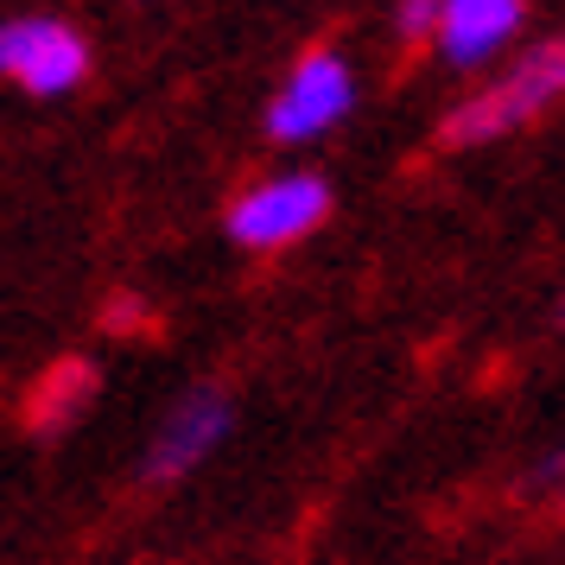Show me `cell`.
I'll return each mask as SVG.
<instances>
[{"instance_id": "2", "label": "cell", "mask_w": 565, "mask_h": 565, "mask_svg": "<svg viewBox=\"0 0 565 565\" xmlns=\"http://www.w3.org/2000/svg\"><path fill=\"white\" fill-rule=\"evenodd\" d=\"M0 77L26 96H64L89 77V45L57 20H7L0 26Z\"/></svg>"}, {"instance_id": "9", "label": "cell", "mask_w": 565, "mask_h": 565, "mask_svg": "<svg viewBox=\"0 0 565 565\" xmlns=\"http://www.w3.org/2000/svg\"><path fill=\"white\" fill-rule=\"evenodd\" d=\"M559 318H565V306H559Z\"/></svg>"}, {"instance_id": "4", "label": "cell", "mask_w": 565, "mask_h": 565, "mask_svg": "<svg viewBox=\"0 0 565 565\" xmlns=\"http://www.w3.org/2000/svg\"><path fill=\"white\" fill-rule=\"evenodd\" d=\"M350 103H356L350 71H343L331 52H318V57H306V64L286 77V89L274 96V108H267V134H274V140H311V134L331 128Z\"/></svg>"}, {"instance_id": "8", "label": "cell", "mask_w": 565, "mask_h": 565, "mask_svg": "<svg viewBox=\"0 0 565 565\" xmlns=\"http://www.w3.org/2000/svg\"><path fill=\"white\" fill-rule=\"evenodd\" d=\"M438 0H401V39H433Z\"/></svg>"}, {"instance_id": "6", "label": "cell", "mask_w": 565, "mask_h": 565, "mask_svg": "<svg viewBox=\"0 0 565 565\" xmlns=\"http://www.w3.org/2000/svg\"><path fill=\"white\" fill-rule=\"evenodd\" d=\"M521 20H527V0H438L433 39H438V52H445V64L470 71L495 45H509L514 32H521Z\"/></svg>"}, {"instance_id": "5", "label": "cell", "mask_w": 565, "mask_h": 565, "mask_svg": "<svg viewBox=\"0 0 565 565\" xmlns=\"http://www.w3.org/2000/svg\"><path fill=\"white\" fill-rule=\"evenodd\" d=\"M223 433H230V401L216 387H191L179 407L166 413L153 451H147V483H179L191 463H204L216 451Z\"/></svg>"}, {"instance_id": "3", "label": "cell", "mask_w": 565, "mask_h": 565, "mask_svg": "<svg viewBox=\"0 0 565 565\" xmlns=\"http://www.w3.org/2000/svg\"><path fill=\"white\" fill-rule=\"evenodd\" d=\"M324 210H331V184L324 179H306V172L267 179V184H255L248 198H235L230 235L242 248H286V242H299L306 230H318Z\"/></svg>"}, {"instance_id": "1", "label": "cell", "mask_w": 565, "mask_h": 565, "mask_svg": "<svg viewBox=\"0 0 565 565\" xmlns=\"http://www.w3.org/2000/svg\"><path fill=\"white\" fill-rule=\"evenodd\" d=\"M559 96H565V32L546 39L540 52H527L502 83H489L483 96H470V103L438 128V140H445V147H483L495 134L527 128V121L546 115Z\"/></svg>"}, {"instance_id": "7", "label": "cell", "mask_w": 565, "mask_h": 565, "mask_svg": "<svg viewBox=\"0 0 565 565\" xmlns=\"http://www.w3.org/2000/svg\"><path fill=\"white\" fill-rule=\"evenodd\" d=\"M89 401H96V362H83V356L52 362V375H39V387H32V401H26L32 433H64Z\"/></svg>"}]
</instances>
